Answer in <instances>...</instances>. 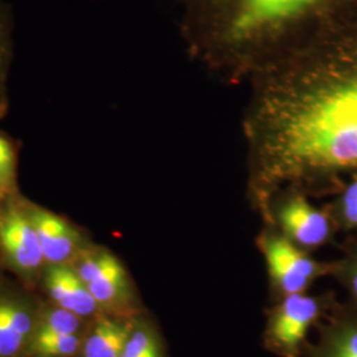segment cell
I'll return each mask as SVG.
<instances>
[{
	"instance_id": "obj_1",
	"label": "cell",
	"mask_w": 357,
	"mask_h": 357,
	"mask_svg": "<svg viewBox=\"0 0 357 357\" xmlns=\"http://www.w3.org/2000/svg\"><path fill=\"white\" fill-rule=\"evenodd\" d=\"M248 85L246 195L255 212L282 190L340 191L357 172V15Z\"/></svg>"
},
{
	"instance_id": "obj_2",
	"label": "cell",
	"mask_w": 357,
	"mask_h": 357,
	"mask_svg": "<svg viewBox=\"0 0 357 357\" xmlns=\"http://www.w3.org/2000/svg\"><path fill=\"white\" fill-rule=\"evenodd\" d=\"M192 60L225 84L255 77L357 15V0H178Z\"/></svg>"
},
{
	"instance_id": "obj_3",
	"label": "cell",
	"mask_w": 357,
	"mask_h": 357,
	"mask_svg": "<svg viewBox=\"0 0 357 357\" xmlns=\"http://www.w3.org/2000/svg\"><path fill=\"white\" fill-rule=\"evenodd\" d=\"M337 301L336 294H293L274 301L266 311L264 348L277 357H305L317 326Z\"/></svg>"
},
{
	"instance_id": "obj_4",
	"label": "cell",
	"mask_w": 357,
	"mask_h": 357,
	"mask_svg": "<svg viewBox=\"0 0 357 357\" xmlns=\"http://www.w3.org/2000/svg\"><path fill=\"white\" fill-rule=\"evenodd\" d=\"M255 246L266 265L273 302L287 295L308 293L315 282L331 274V261L315 258L268 224L255 237Z\"/></svg>"
},
{
	"instance_id": "obj_5",
	"label": "cell",
	"mask_w": 357,
	"mask_h": 357,
	"mask_svg": "<svg viewBox=\"0 0 357 357\" xmlns=\"http://www.w3.org/2000/svg\"><path fill=\"white\" fill-rule=\"evenodd\" d=\"M262 222L274 227L287 240L306 252L333 243L339 229L326 206L311 203L310 196L296 190L277 192L261 215Z\"/></svg>"
},
{
	"instance_id": "obj_6",
	"label": "cell",
	"mask_w": 357,
	"mask_h": 357,
	"mask_svg": "<svg viewBox=\"0 0 357 357\" xmlns=\"http://www.w3.org/2000/svg\"><path fill=\"white\" fill-rule=\"evenodd\" d=\"M76 273L88 286L101 312L123 315L141 312L128 270L107 249H93L81 255Z\"/></svg>"
},
{
	"instance_id": "obj_7",
	"label": "cell",
	"mask_w": 357,
	"mask_h": 357,
	"mask_svg": "<svg viewBox=\"0 0 357 357\" xmlns=\"http://www.w3.org/2000/svg\"><path fill=\"white\" fill-rule=\"evenodd\" d=\"M312 335L305 357H357V307L337 299Z\"/></svg>"
},
{
	"instance_id": "obj_8",
	"label": "cell",
	"mask_w": 357,
	"mask_h": 357,
	"mask_svg": "<svg viewBox=\"0 0 357 357\" xmlns=\"http://www.w3.org/2000/svg\"><path fill=\"white\" fill-rule=\"evenodd\" d=\"M0 246L8 262L23 273L38 270L45 261L31 218L16 209L0 216Z\"/></svg>"
},
{
	"instance_id": "obj_9",
	"label": "cell",
	"mask_w": 357,
	"mask_h": 357,
	"mask_svg": "<svg viewBox=\"0 0 357 357\" xmlns=\"http://www.w3.org/2000/svg\"><path fill=\"white\" fill-rule=\"evenodd\" d=\"M137 315L100 312L84 337V357H121Z\"/></svg>"
},
{
	"instance_id": "obj_10",
	"label": "cell",
	"mask_w": 357,
	"mask_h": 357,
	"mask_svg": "<svg viewBox=\"0 0 357 357\" xmlns=\"http://www.w3.org/2000/svg\"><path fill=\"white\" fill-rule=\"evenodd\" d=\"M29 218L38 233L45 261L52 265H63L77 253L81 236L61 217L44 209H36Z\"/></svg>"
},
{
	"instance_id": "obj_11",
	"label": "cell",
	"mask_w": 357,
	"mask_h": 357,
	"mask_svg": "<svg viewBox=\"0 0 357 357\" xmlns=\"http://www.w3.org/2000/svg\"><path fill=\"white\" fill-rule=\"evenodd\" d=\"M121 357H168L160 332L144 314L139 312L135 317L132 331Z\"/></svg>"
},
{
	"instance_id": "obj_12",
	"label": "cell",
	"mask_w": 357,
	"mask_h": 357,
	"mask_svg": "<svg viewBox=\"0 0 357 357\" xmlns=\"http://www.w3.org/2000/svg\"><path fill=\"white\" fill-rule=\"evenodd\" d=\"M339 249L340 255L331 261L330 277L347 293V301L357 307V231L348 233Z\"/></svg>"
},
{
	"instance_id": "obj_13",
	"label": "cell",
	"mask_w": 357,
	"mask_h": 357,
	"mask_svg": "<svg viewBox=\"0 0 357 357\" xmlns=\"http://www.w3.org/2000/svg\"><path fill=\"white\" fill-rule=\"evenodd\" d=\"M33 320L26 307L7 302L6 333L0 344V357H13L28 343Z\"/></svg>"
},
{
	"instance_id": "obj_14",
	"label": "cell",
	"mask_w": 357,
	"mask_h": 357,
	"mask_svg": "<svg viewBox=\"0 0 357 357\" xmlns=\"http://www.w3.org/2000/svg\"><path fill=\"white\" fill-rule=\"evenodd\" d=\"M327 208L339 231H357V172H354Z\"/></svg>"
},
{
	"instance_id": "obj_15",
	"label": "cell",
	"mask_w": 357,
	"mask_h": 357,
	"mask_svg": "<svg viewBox=\"0 0 357 357\" xmlns=\"http://www.w3.org/2000/svg\"><path fill=\"white\" fill-rule=\"evenodd\" d=\"M81 319L75 312L65 310L63 307L50 310L35 327L32 339H47L54 336H64L72 333H79Z\"/></svg>"
},
{
	"instance_id": "obj_16",
	"label": "cell",
	"mask_w": 357,
	"mask_h": 357,
	"mask_svg": "<svg viewBox=\"0 0 357 357\" xmlns=\"http://www.w3.org/2000/svg\"><path fill=\"white\" fill-rule=\"evenodd\" d=\"M84 339L79 333L31 339L29 354L33 357H70L82 348Z\"/></svg>"
},
{
	"instance_id": "obj_17",
	"label": "cell",
	"mask_w": 357,
	"mask_h": 357,
	"mask_svg": "<svg viewBox=\"0 0 357 357\" xmlns=\"http://www.w3.org/2000/svg\"><path fill=\"white\" fill-rule=\"evenodd\" d=\"M13 176V151L7 139L0 137V193L4 195Z\"/></svg>"
},
{
	"instance_id": "obj_18",
	"label": "cell",
	"mask_w": 357,
	"mask_h": 357,
	"mask_svg": "<svg viewBox=\"0 0 357 357\" xmlns=\"http://www.w3.org/2000/svg\"><path fill=\"white\" fill-rule=\"evenodd\" d=\"M7 302L8 301H0V344L3 342L4 333H6V323H7Z\"/></svg>"
},
{
	"instance_id": "obj_19",
	"label": "cell",
	"mask_w": 357,
	"mask_h": 357,
	"mask_svg": "<svg viewBox=\"0 0 357 357\" xmlns=\"http://www.w3.org/2000/svg\"><path fill=\"white\" fill-rule=\"evenodd\" d=\"M4 26H6V23H4V15H3L1 11H0V51H1V41H3V32H4Z\"/></svg>"
},
{
	"instance_id": "obj_20",
	"label": "cell",
	"mask_w": 357,
	"mask_h": 357,
	"mask_svg": "<svg viewBox=\"0 0 357 357\" xmlns=\"http://www.w3.org/2000/svg\"><path fill=\"white\" fill-rule=\"evenodd\" d=\"M3 196H4V195H1V193H0V199H1V197H3Z\"/></svg>"
}]
</instances>
